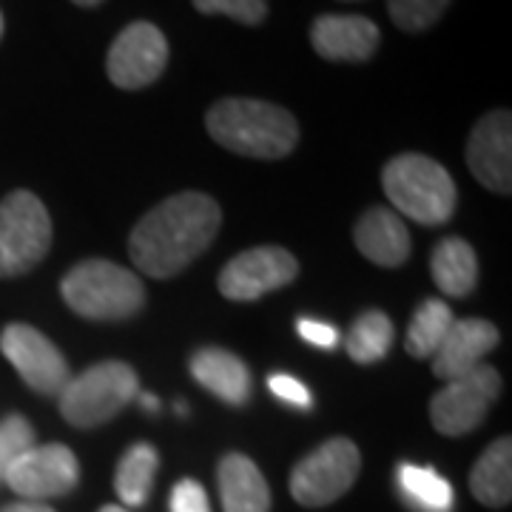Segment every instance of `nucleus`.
I'll use <instances>...</instances> for the list:
<instances>
[{
  "instance_id": "obj_1",
  "label": "nucleus",
  "mask_w": 512,
  "mask_h": 512,
  "mask_svg": "<svg viewBox=\"0 0 512 512\" xmlns=\"http://www.w3.org/2000/svg\"><path fill=\"white\" fill-rule=\"evenodd\" d=\"M217 200L200 191H185L151 208L128 237V256L137 271L154 279H171L188 268L220 231Z\"/></svg>"
},
{
  "instance_id": "obj_2",
  "label": "nucleus",
  "mask_w": 512,
  "mask_h": 512,
  "mask_svg": "<svg viewBox=\"0 0 512 512\" xmlns=\"http://www.w3.org/2000/svg\"><path fill=\"white\" fill-rule=\"evenodd\" d=\"M205 126L222 148L256 160H282L299 143V123L291 111L254 97H225L214 103L205 114Z\"/></svg>"
},
{
  "instance_id": "obj_3",
  "label": "nucleus",
  "mask_w": 512,
  "mask_h": 512,
  "mask_svg": "<svg viewBox=\"0 0 512 512\" xmlns=\"http://www.w3.org/2000/svg\"><path fill=\"white\" fill-rule=\"evenodd\" d=\"M66 305L92 322H123L143 311L146 288L140 276L109 259H86L60 282Z\"/></svg>"
},
{
  "instance_id": "obj_4",
  "label": "nucleus",
  "mask_w": 512,
  "mask_h": 512,
  "mask_svg": "<svg viewBox=\"0 0 512 512\" xmlns=\"http://www.w3.org/2000/svg\"><path fill=\"white\" fill-rule=\"evenodd\" d=\"M393 208L419 225H444L456 214L458 191L450 171L424 154H399L382 171Z\"/></svg>"
},
{
  "instance_id": "obj_5",
  "label": "nucleus",
  "mask_w": 512,
  "mask_h": 512,
  "mask_svg": "<svg viewBox=\"0 0 512 512\" xmlns=\"http://www.w3.org/2000/svg\"><path fill=\"white\" fill-rule=\"evenodd\" d=\"M140 393V379L126 362H100L69 379L60 390V413L63 419L89 430L111 421L126 404Z\"/></svg>"
},
{
  "instance_id": "obj_6",
  "label": "nucleus",
  "mask_w": 512,
  "mask_h": 512,
  "mask_svg": "<svg viewBox=\"0 0 512 512\" xmlns=\"http://www.w3.org/2000/svg\"><path fill=\"white\" fill-rule=\"evenodd\" d=\"M52 248V217L32 191L0 202V279L29 274Z\"/></svg>"
},
{
  "instance_id": "obj_7",
  "label": "nucleus",
  "mask_w": 512,
  "mask_h": 512,
  "mask_svg": "<svg viewBox=\"0 0 512 512\" xmlns=\"http://www.w3.org/2000/svg\"><path fill=\"white\" fill-rule=\"evenodd\" d=\"M362 453L350 439H330L302 458L291 473V495L302 507H328L356 484Z\"/></svg>"
},
{
  "instance_id": "obj_8",
  "label": "nucleus",
  "mask_w": 512,
  "mask_h": 512,
  "mask_svg": "<svg viewBox=\"0 0 512 512\" xmlns=\"http://www.w3.org/2000/svg\"><path fill=\"white\" fill-rule=\"evenodd\" d=\"M501 396V376L490 365H478L476 370L458 376L430 402V421L441 436H467L478 424H484L490 407Z\"/></svg>"
},
{
  "instance_id": "obj_9",
  "label": "nucleus",
  "mask_w": 512,
  "mask_h": 512,
  "mask_svg": "<svg viewBox=\"0 0 512 512\" xmlns=\"http://www.w3.org/2000/svg\"><path fill=\"white\" fill-rule=\"evenodd\" d=\"M168 66V40L148 20L128 23L111 43L106 57V74L109 80L123 92L146 89Z\"/></svg>"
},
{
  "instance_id": "obj_10",
  "label": "nucleus",
  "mask_w": 512,
  "mask_h": 512,
  "mask_svg": "<svg viewBox=\"0 0 512 512\" xmlns=\"http://www.w3.org/2000/svg\"><path fill=\"white\" fill-rule=\"evenodd\" d=\"M0 478L23 501H46L72 493L80 481V464L66 444H35L29 453L12 461Z\"/></svg>"
},
{
  "instance_id": "obj_11",
  "label": "nucleus",
  "mask_w": 512,
  "mask_h": 512,
  "mask_svg": "<svg viewBox=\"0 0 512 512\" xmlns=\"http://www.w3.org/2000/svg\"><path fill=\"white\" fill-rule=\"evenodd\" d=\"M0 350L18 370V376L29 384L35 393L43 396H60V390L69 384V362L57 350L52 339L32 325L15 322L0 333Z\"/></svg>"
},
{
  "instance_id": "obj_12",
  "label": "nucleus",
  "mask_w": 512,
  "mask_h": 512,
  "mask_svg": "<svg viewBox=\"0 0 512 512\" xmlns=\"http://www.w3.org/2000/svg\"><path fill=\"white\" fill-rule=\"evenodd\" d=\"M299 274V262L279 245H262L237 254L220 271V293L234 302H256L265 293L291 285Z\"/></svg>"
},
{
  "instance_id": "obj_13",
  "label": "nucleus",
  "mask_w": 512,
  "mask_h": 512,
  "mask_svg": "<svg viewBox=\"0 0 512 512\" xmlns=\"http://www.w3.org/2000/svg\"><path fill=\"white\" fill-rule=\"evenodd\" d=\"M470 174L493 194L512 191V117L507 109H495L478 120L467 140Z\"/></svg>"
},
{
  "instance_id": "obj_14",
  "label": "nucleus",
  "mask_w": 512,
  "mask_h": 512,
  "mask_svg": "<svg viewBox=\"0 0 512 512\" xmlns=\"http://www.w3.org/2000/svg\"><path fill=\"white\" fill-rule=\"evenodd\" d=\"M382 32L362 15H322L313 20V52L333 63H365L376 55Z\"/></svg>"
},
{
  "instance_id": "obj_15",
  "label": "nucleus",
  "mask_w": 512,
  "mask_h": 512,
  "mask_svg": "<svg viewBox=\"0 0 512 512\" xmlns=\"http://www.w3.org/2000/svg\"><path fill=\"white\" fill-rule=\"evenodd\" d=\"M498 345V328L487 319H453L444 342L433 353V376L453 382L481 365V359Z\"/></svg>"
},
{
  "instance_id": "obj_16",
  "label": "nucleus",
  "mask_w": 512,
  "mask_h": 512,
  "mask_svg": "<svg viewBox=\"0 0 512 512\" xmlns=\"http://www.w3.org/2000/svg\"><path fill=\"white\" fill-rule=\"evenodd\" d=\"M356 248L359 254H365L370 262L382 265V268H399L410 256V231L404 220L390 211V208H370L356 222Z\"/></svg>"
},
{
  "instance_id": "obj_17",
  "label": "nucleus",
  "mask_w": 512,
  "mask_h": 512,
  "mask_svg": "<svg viewBox=\"0 0 512 512\" xmlns=\"http://www.w3.org/2000/svg\"><path fill=\"white\" fill-rule=\"evenodd\" d=\"M191 376L225 404H242L251 399V370L225 348H200L191 356Z\"/></svg>"
},
{
  "instance_id": "obj_18",
  "label": "nucleus",
  "mask_w": 512,
  "mask_h": 512,
  "mask_svg": "<svg viewBox=\"0 0 512 512\" xmlns=\"http://www.w3.org/2000/svg\"><path fill=\"white\" fill-rule=\"evenodd\" d=\"M222 510L225 512H268L271 490L254 461L242 453H228L217 467Z\"/></svg>"
},
{
  "instance_id": "obj_19",
  "label": "nucleus",
  "mask_w": 512,
  "mask_h": 512,
  "mask_svg": "<svg viewBox=\"0 0 512 512\" xmlns=\"http://www.w3.org/2000/svg\"><path fill=\"white\" fill-rule=\"evenodd\" d=\"M430 274L436 279L441 293L464 299L476 291L478 282V256L470 242L458 237L441 239L430 256Z\"/></svg>"
},
{
  "instance_id": "obj_20",
  "label": "nucleus",
  "mask_w": 512,
  "mask_h": 512,
  "mask_svg": "<svg viewBox=\"0 0 512 512\" xmlns=\"http://www.w3.org/2000/svg\"><path fill=\"white\" fill-rule=\"evenodd\" d=\"M470 493L490 510L507 507L512 498V441H493L470 473Z\"/></svg>"
},
{
  "instance_id": "obj_21",
  "label": "nucleus",
  "mask_w": 512,
  "mask_h": 512,
  "mask_svg": "<svg viewBox=\"0 0 512 512\" xmlns=\"http://www.w3.org/2000/svg\"><path fill=\"white\" fill-rule=\"evenodd\" d=\"M396 484L404 501L419 512H453L456 493L450 487V481L441 476L433 467H419L404 461L396 470Z\"/></svg>"
},
{
  "instance_id": "obj_22",
  "label": "nucleus",
  "mask_w": 512,
  "mask_h": 512,
  "mask_svg": "<svg viewBox=\"0 0 512 512\" xmlns=\"http://www.w3.org/2000/svg\"><path fill=\"white\" fill-rule=\"evenodd\" d=\"M160 467V456L151 444H134L128 447L126 456L117 464L114 487L126 507H143L148 501V493L154 487V476Z\"/></svg>"
},
{
  "instance_id": "obj_23",
  "label": "nucleus",
  "mask_w": 512,
  "mask_h": 512,
  "mask_svg": "<svg viewBox=\"0 0 512 512\" xmlns=\"http://www.w3.org/2000/svg\"><path fill=\"white\" fill-rule=\"evenodd\" d=\"M393 348V322L382 311H365L356 316L345 336V350L359 365H376Z\"/></svg>"
},
{
  "instance_id": "obj_24",
  "label": "nucleus",
  "mask_w": 512,
  "mask_h": 512,
  "mask_svg": "<svg viewBox=\"0 0 512 512\" xmlns=\"http://www.w3.org/2000/svg\"><path fill=\"white\" fill-rule=\"evenodd\" d=\"M453 311H450V305L447 302H441V299H424L419 305V311L413 313V322H410V328H407V342H404V348L410 356H416V359H430L439 345L444 342V336H447V330L453 325Z\"/></svg>"
},
{
  "instance_id": "obj_25",
  "label": "nucleus",
  "mask_w": 512,
  "mask_h": 512,
  "mask_svg": "<svg viewBox=\"0 0 512 512\" xmlns=\"http://www.w3.org/2000/svg\"><path fill=\"white\" fill-rule=\"evenodd\" d=\"M453 0H387V12L402 32H424L450 9Z\"/></svg>"
},
{
  "instance_id": "obj_26",
  "label": "nucleus",
  "mask_w": 512,
  "mask_h": 512,
  "mask_svg": "<svg viewBox=\"0 0 512 512\" xmlns=\"http://www.w3.org/2000/svg\"><path fill=\"white\" fill-rule=\"evenodd\" d=\"M32 447H35V427L23 416L12 413L0 421V476L6 473L12 461H18Z\"/></svg>"
},
{
  "instance_id": "obj_27",
  "label": "nucleus",
  "mask_w": 512,
  "mask_h": 512,
  "mask_svg": "<svg viewBox=\"0 0 512 512\" xmlns=\"http://www.w3.org/2000/svg\"><path fill=\"white\" fill-rule=\"evenodd\" d=\"M202 15H228L242 26H259L268 15V0H194Z\"/></svg>"
},
{
  "instance_id": "obj_28",
  "label": "nucleus",
  "mask_w": 512,
  "mask_h": 512,
  "mask_svg": "<svg viewBox=\"0 0 512 512\" xmlns=\"http://www.w3.org/2000/svg\"><path fill=\"white\" fill-rule=\"evenodd\" d=\"M168 507H171V512H211L208 493H205V487H202L200 481H194V478H183V481L174 484Z\"/></svg>"
},
{
  "instance_id": "obj_29",
  "label": "nucleus",
  "mask_w": 512,
  "mask_h": 512,
  "mask_svg": "<svg viewBox=\"0 0 512 512\" xmlns=\"http://www.w3.org/2000/svg\"><path fill=\"white\" fill-rule=\"evenodd\" d=\"M268 390L274 393L279 402L299 407V410H308L313 404L311 390L299 382L296 376H288V373H274V376L268 379Z\"/></svg>"
},
{
  "instance_id": "obj_30",
  "label": "nucleus",
  "mask_w": 512,
  "mask_h": 512,
  "mask_svg": "<svg viewBox=\"0 0 512 512\" xmlns=\"http://www.w3.org/2000/svg\"><path fill=\"white\" fill-rule=\"evenodd\" d=\"M296 330H299V336L313 345V348H322V350H333L339 345V330L333 328L330 322H322V319H308V316H302L299 322H296Z\"/></svg>"
},
{
  "instance_id": "obj_31",
  "label": "nucleus",
  "mask_w": 512,
  "mask_h": 512,
  "mask_svg": "<svg viewBox=\"0 0 512 512\" xmlns=\"http://www.w3.org/2000/svg\"><path fill=\"white\" fill-rule=\"evenodd\" d=\"M0 512H55V510H52V507H46L43 501H15V504L0 507Z\"/></svg>"
},
{
  "instance_id": "obj_32",
  "label": "nucleus",
  "mask_w": 512,
  "mask_h": 512,
  "mask_svg": "<svg viewBox=\"0 0 512 512\" xmlns=\"http://www.w3.org/2000/svg\"><path fill=\"white\" fill-rule=\"evenodd\" d=\"M137 399L143 402V407H146L148 413H157V407H160V402H157V399H154L151 393H137Z\"/></svg>"
},
{
  "instance_id": "obj_33",
  "label": "nucleus",
  "mask_w": 512,
  "mask_h": 512,
  "mask_svg": "<svg viewBox=\"0 0 512 512\" xmlns=\"http://www.w3.org/2000/svg\"><path fill=\"white\" fill-rule=\"evenodd\" d=\"M77 6H83V9H94V6H100L103 0H72Z\"/></svg>"
},
{
  "instance_id": "obj_34",
  "label": "nucleus",
  "mask_w": 512,
  "mask_h": 512,
  "mask_svg": "<svg viewBox=\"0 0 512 512\" xmlns=\"http://www.w3.org/2000/svg\"><path fill=\"white\" fill-rule=\"evenodd\" d=\"M100 512H128L126 507H117V504H106V507H100Z\"/></svg>"
},
{
  "instance_id": "obj_35",
  "label": "nucleus",
  "mask_w": 512,
  "mask_h": 512,
  "mask_svg": "<svg viewBox=\"0 0 512 512\" xmlns=\"http://www.w3.org/2000/svg\"><path fill=\"white\" fill-rule=\"evenodd\" d=\"M0 37H3V15H0Z\"/></svg>"
}]
</instances>
